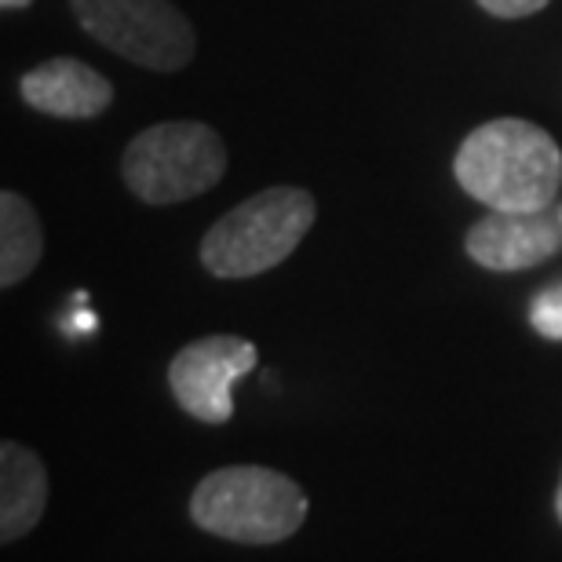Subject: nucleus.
Listing matches in <instances>:
<instances>
[{
	"label": "nucleus",
	"mask_w": 562,
	"mask_h": 562,
	"mask_svg": "<svg viewBox=\"0 0 562 562\" xmlns=\"http://www.w3.org/2000/svg\"><path fill=\"white\" fill-rule=\"evenodd\" d=\"M530 325L544 340L562 344V281H555L552 289L537 292L530 303Z\"/></svg>",
	"instance_id": "nucleus-11"
},
{
	"label": "nucleus",
	"mask_w": 562,
	"mask_h": 562,
	"mask_svg": "<svg viewBox=\"0 0 562 562\" xmlns=\"http://www.w3.org/2000/svg\"><path fill=\"white\" fill-rule=\"evenodd\" d=\"M256 362H260L256 344L245 340V336H201V340L187 344L183 351H176V358L168 362V387H172L179 409L201 424L220 427L234 417V380L249 376Z\"/></svg>",
	"instance_id": "nucleus-6"
},
{
	"label": "nucleus",
	"mask_w": 562,
	"mask_h": 562,
	"mask_svg": "<svg viewBox=\"0 0 562 562\" xmlns=\"http://www.w3.org/2000/svg\"><path fill=\"white\" fill-rule=\"evenodd\" d=\"M475 4L493 19H526V15H537L541 8H548L552 0H475Z\"/></svg>",
	"instance_id": "nucleus-12"
},
{
	"label": "nucleus",
	"mask_w": 562,
	"mask_h": 562,
	"mask_svg": "<svg viewBox=\"0 0 562 562\" xmlns=\"http://www.w3.org/2000/svg\"><path fill=\"white\" fill-rule=\"evenodd\" d=\"M77 22L92 41L154 74L190 66L198 37L172 0H70Z\"/></svg>",
	"instance_id": "nucleus-5"
},
{
	"label": "nucleus",
	"mask_w": 562,
	"mask_h": 562,
	"mask_svg": "<svg viewBox=\"0 0 562 562\" xmlns=\"http://www.w3.org/2000/svg\"><path fill=\"white\" fill-rule=\"evenodd\" d=\"M318 205L303 187H267L220 216L198 245L201 267L212 278L238 281L274 271L307 238Z\"/></svg>",
	"instance_id": "nucleus-3"
},
{
	"label": "nucleus",
	"mask_w": 562,
	"mask_h": 562,
	"mask_svg": "<svg viewBox=\"0 0 562 562\" xmlns=\"http://www.w3.org/2000/svg\"><path fill=\"white\" fill-rule=\"evenodd\" d=\"M227 172V146L201 121H161L132 136L121 154V179L143 205H179L201 198Z\"/></svg>",
	"instance_id": "nucleus-4"
},
{
	"label": "nucleus",
	"mask_w": 562,
	"mask_h": 562,
	"mask_svg": "<svg viewBox=\"0 0 562 562\" xmlns=\"http://www.w3.org/2000/svg\"><path fill=\"white\" fill-rule=\"evenodd\" d=\"M453 179L486 209L541 212L562 190V150L533 121L493 117L460 143Z\"/></svg>",
	"instance_id": "nucleus-1"
},
{
	"label": "nucleus",
	"mask_w": 562,
	"mask_h": 562,
	"mask_svg": "<svg viewBox=\"0 0 562 562\" xmlns=\"http://www.w3.org/2000/svg\"><path fill=\"white\" fill-rule=\"evenodd\" d=\"M555 515H559V522H562V479H559V490H555Z\"/></svg>",
	"instance_id": "nucleus-14"
},
{
	"label": "nucleus",
	"mask_w": 562,
	"mask_h": 562,
	"mask_svg": "<svg viewBox=\"0 0 562 562\" xmlns=\"http://www.w3.org/2000/svg\"><path fill=\"white\" fill-rule=\"evenodd\" d=\"M48 504V471L30 446L0 442V544H15L41 522Z\"/></svg>",
	"instance_id": "nucleus-9"
},
{
	"label": "nucleus",
	"mask_w": 562,
	"mask_h": 562,
	"mask_svg": "<svg viewBox=\"0 0 562 562\" xmlns=\"http://www.w3.org/2000/svg\"><path fill=\"white\" fill-rule=\"evenodd\" d=\"M33 0H0V8L4 11H19V8H30Z\"/></svg>",
	"instance_id": "nucleus-13"
},
{
	"label": "nucleus",
	"mask_w": 562,
	"mask_h": 562,
	"mask_svg": "<svg viewBox=\"0 0 562 562\" xmlns=\"http://www.w3.org/2000/svg\"><path fill=\"white\" fill-rule=\"evenodd\" d=\"M19 95L22 103L44 117L92 121L106 114L110 103H114V85L74 55H55V59L22 74Z\"/></svg>",
	"instance_id": "nucleus-8"
},
{
	"label": "nucleus",
	"mask_w": 562,
	"mask_h": 562,
	"mask_svg": "<svg viewBox=\"0 0 562 562\" xmlns=\"http://www.w3.org/2000/svg\"><path fill=\"white\" fill-rule=\"evenodd\" d=\"M311 497L296 479L263 464L212 471L190 493V522L234 544H278L307 522Z\"/></svg>",
	"instance_id": "nucleus-2"
},
{
	"label": "nucleus",
	"mask_w": 562,
	"mask_h": 562,
	"mask_svg": "<svg viewBox=\"0 0 562 562\" xmlns=\"http://www.w3.org/2000/svg\"><path fill=\"white\" fill-rule=\"evenodd\" d=\"M44 256V231L37 209L15 190L0 194V285L15 289L33 271Z\"/></svg>",
	"instance_id": "nucleus-10"
},
{
	"label": "nucleus",
	"mask_w": 562,
	"mask_h": 562,
	"mask_svg": "<svg viewBox=\"0 0 562 562\" xmlns=\"http://www.w3.org/2000/svg\"><path fill=\"white\" fill-rule=\"evenodd\" d=\"M464 252L482 271H530L562 252V209L548 205L541 212H497L471 223Z\"/></svg>",
	"instance_id": "nucleus-7"
},
{
	"label": "nucleus",
	"mask_w": 562,
	"mask_h": 562,
	"mask_svg": "<svg viewBox=\"0 0 562 562\" xmlns=\"http://www.w3.org/2000/svg\"><path fill=\"white\" fill-rule=\"evenodd\" d=\"M77 325H81V329H92V325H95V318H88V311H85L81 318H77Z\"/></svg>",
	"instance_id": "nucleus-15"
}]
</instances>
